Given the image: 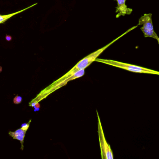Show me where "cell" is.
<instances>
[{
	"label": "cell",
	"mask_w": 159,
	"mask_h": 159,
	"mask_svg": "<svg viewBox=\"0 0 159 159\" xmlns=\"http://www.w3.org/2000/svg\"><path fill=\"white\" fill-rule=\"evenodd\" d=\"M152 14H145L139 20L138 25H142L140 29L143 33L145 37H152L156 40L159 43V38L153 29L152 19Z\"/></svg>",
	"instance_id": "obj_3"
},
{
	"label": "cell",
	"mask_w": 159,
	"mask_h": 159,
	"mask_svg": "<svg viewBox=\"0 0 159 159\" xmlns=\"http://www.w3.org/2000/svg\"><path fill=\"white\" fill-rule=\"evenodd\" d=\"M138 26V25H136V26H133L132 28H131L130 29L127 30V32H125L124 34H122L121 36H120L119 37L116 38L115 39L113 40L112 42H111V43L107 44V45L102 47V48L97 49V51L93 52L91 54H89V55H88L87 56L85 57V58H83L80 61V62H78V63L76 65H75L74 67H73L68 72L66 73L60 80H63L64 79H66V77L71 76L72 75H73L75 73V72H77V71H79V70L85 69L88 66H89L92 62H94L96 59L97 58V57L104 51H105V49H107V48H108L110 45H112L115 42L118 40L120 38L122 37L123 36H124L125 34H127V33L131 32V30H133L137 28Z\"/></svg>",
	"instance_id": "obj_1"
},
{
	"label": "cell",
	"mask_w": 159,
	"mask_h": 159,
	"mask_svg": "<svg viewBox=\"0 0 159 159\" xmlns=\"http://www.w3.org/2000/svg\"><path fill=\"white\" fill-rule=\"evenodd\" d=\"M37 4H33L32 6H29V7H28V8L25 9H23V10H20L19 11L16 12L14 13L11 14H9V15H0V24H3L4 23L5 21H6L7 20L10 18V17H12L13 16H15V15H16L17 14L20 13L24 11L25 10H27V9H28L29 8H32L33 6H35Z\"/></svg>",
	"instance_id": "obj_7"
},
{
	"label": "cell",
	"mask_w": 159,
	"mask_h": 159,
	"mask_svg": "<svg viewBox=\"0 0 159 159\" xmlns=\"http://www.w3.org/2000/svg\"><path fill=\"white\" fill-rule=\"evenodd\" d=\"M40 107H37L36 108H34V112H37V111H39Z\"/></svg>",
	"instance_id": "obj_12"
},
{
	"label": "cell",
	"mask_w": 159,
	"mask_h": 159,
	"mask_svg": "<svg viewBox=\"0 0 159 159\" xmlns=\"http://www.w3.org/2000/svg\"><path fill=\"white\" fill-rule=\"evenodd\" d=\"M29 123H24L21 125V129L25 130V131H26L28 128L29 127Z\"/></svg>",
	"instance_id": "obj_9"
},
{
	"label": "cell",
	"mask_w": 159,
	"mask_h": 159,
	"mask_svg": "<svg viewBox=\"0 0 159 159\" xmlns=\"http://www.w3.org/2000/svg\"><path fill=\"white\" fill-rule=\"evenodd\" d=\"M37 102H33V103H32V104H31V106H32V107H35V105H36L37 104Z\"/></svg>",
	"instance_id": "obj_11"
},
{
	"label": "cell",
	"mask_w": 159,
	"mask_h": 159,
	"mask_svg": "<svg viewBox=\"0 0 159 159\" xmlns=\"http://www.w3.org/2000/svg\"><path fill=\"white\" fill-rule=\"evenodd\" d=\"M95 61L104 63L108 65H112L114 67L120 68L127 70V71L137 72V73H147V74H156V75L159 74V72L153 71L152 69H148L141 67L136 66V65H132L130 64L118 62V61L112 60L103 59L97 58Z\"/></svg>",
	"instance_id": "obj_2"
},
{
	"label": "cell",
	"mask_w": 159,
	"mask_h": 159,
	"mask_svg": "<svg viewBox=\"0 0 159 159\" xmlns=\"http://www.w3.org/2000/svg\"><path fill=\"white\" fill-rule=\"evenodd\" d=\"M22 101V97L20 96H17L14 99V102L16 104H19Z\"/></svg>",
	"instance_id": "obj_8"
},
{
	"label": "cell",
	"mask_w": 159,
	"mask_h": 159,
	"mask_svg": "<svg viewBox=\"0 0 159 159\" xmlns=\"http://www.w3.org/2000/svg\"><path fill=\"white\" fill-rule=\"evenodd\" d=\"M1 71H2V68L1 67H0V72H1Z\"/></svg>",
	"instance_id": "obj_13"
},
{
	"label": "cell",
	"mask_w": 159,
	"mask_h": 159,
	"mask_svg": "<svg viewBox=\"0 0 159 159\" xmlns=\"http://www.w3.org/2000/svg\"><path fill=\"white\" fill-rule=\"evenodd\" d=\"M97 112L98 117L99 140H100V147L101 149V157L102 159H113L112 150L111 149L110 145L108 144L107 142L105 140L99 113Z\"/></svg>",
	"instance_id": "obj_4"
},
{
	"label": "cell",
	"mask_w": 159,
	"mask_h": 159,
	"mask_svg": "<svg viewBox=\"0 0 159 159\" xmlns=\"http://www.w3.org/2000/svg\"><path fill=\"white\" fill-rule=\"evenodd\" d=\"M26 131L22 129H19L14 132H9V133L10 135L13 137L14 139L20 140L21 142V143H23Z\"/></svg>",
	"instance_id": "obj_6"
},
{
	"label": "cell",
	"mask_w": 159,
	"mask_h": 159,
	"mask_svg": "<svg viewBox=\"0 0 159 159\" xmlns=\"http://www.w3.org/2000/svg\"><path fill=\"white\" fill-rule=\"evenodd\" d=\"M6 39L7 40V41H10L11 40L12 37L11 36L7 35L6 37Z\"/></svg>",
	"instance_id": "obj_10"
},
{
	"label": "cell",
	"mask_w": 159,
	"mask_h": 159,
	"mask_svg": "<svg viewBox=\"0 0 159 159\" xmlns=\"http://www.w3.org/2000/svg\"><path fill=\"white\" fill-rule=\"evenodd\" d=\"M118 6L117 7L116 12L117 13L116 18H119L120 16L130 15L132 11V9L128 8L125 4L126 0H116Z\"/></svg>",
	"instance_id": "obj_5"
}]
</instances>
